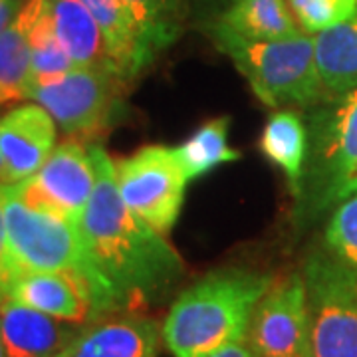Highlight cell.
<instances>
[{
  "label": "cell",
  "mask_w": 357,
  "mask_h": 357,
  "mask_svg": "<svg viewBox=\"0 0 357 357\" xmlns=\"http://www.w3.org/2000/svg\"><path fill=\"white\" fill-rule=\"evenodd\" d=\"M96 187L79 218L89 280L103 316L163 300L183 278L185 264L165 234L129 211L115 178V163L100 145H89Z\"/></svg>",
  "instance_id": "obj_1"
},
{
  "label": "cell",
  "mask_w": 357,
  "mask_h": 357,
  "mask_svg": "<svg viewBox=\"0 0 357 357\" xmlns=\"http://www.w3.org/2000/svg\"><path fill=\"white\" fill-rule=\"evenodd\" d=\"M274 278L238 268L203 276L177 296L161 326L173 357H203L246 340L255 310Z\"/></svg>",
  "instance_id": "obj_2"
},
{
  "label": "cell",
  "mask_w": 357,
  "mask_h": 357,
  "mask_svg": "<svg viewBox=\"0 0 357 357\" xmlns=\"http://www.w3.org/2000/svg\"><path fill=\"white\" fill-rule=\"evenodd\" d=\"M234 62L255 96L268 107L314 105L328 96L316 60V36L302 32L284 40H241L211 32Z\"/></svg>",
  "instance_id": "obj_3"
},
{
  "label": "cell",
  "mask_w": 357,
  "mask_h": 357,
  "mask_svg": "<svg viewBox=\"0 0 357 357\" xmlns=\"http://www.w3.org/2000/svg\"><path fill=\"white\" fill-rule=\"evenodd\" d=\"M314 357H357V270L332 250L304 264Z\"/></svg>",
  "instance_id": "obj_4"
},
{
  "label": "cell",
  "mask_w": 357,
  "mask_h": 357,
  "mask_svg": "<svg viewBox=\"0 0 357 357\" xmlns=\"http://www.w3.org/2000/svg\"><path fill=\"white\" fill-rule=\"evenodd\" d=\"M6 232L16 278L52 270H84L89 278L77 222L56 211L28 204L13 185H8Z\"/></svg>",
  "instance_id": "obj_5"
},
{
  "label": "cell",
  "mask_w": 357,
  "mask_h": 357,
  "mask_svg": "<svg viewBox=\"0 0 357 357\" xmlns=\"http://www.w3.org/2000/svg\"><path fill=\"white\" fill-rule=\"evenodd\" d=\"M126 84L109 68H76L54 82L30 86L28 100L46 107L66 135L89 139L114 126Z\"/></svg>",
  "instance_id": "obj_6"
},
{
  "label": "cell",
  "mask_w": 357,
  "mask_h": 357,
  "mask_svg": "<svg viewBox=\"0 0 357 357\" xmlns=\"http://www.w3.org/2000/svg\"><path fill=\"white\" fill-rule=\"evenodd\" d=\"M117 189L129 211L161 234L177 222L187 177L175 149L149 145L115 163Z\"/></svg>",
  "instance_id": "obj_7"
},
{
  "label": "cell",
  "mask_w": 357,
  "mask_h": 357,
  "mask_svg": "<svg viewBox=\"0 0 357 357\" xmlns=\"http://www.w3.org/2000/svg\"><path fill=\"white\" fill-rule=\"evenodd\" d=\"M310 199L314 208L357 192V88L340 96L332 112L314 128Z\"/></svg>",
  "instance_id": "obj_8"
},
{
  "label": "cell",
  "mask_w": 357,
  "mask_h": 357,
  "mask_svg": "<svg viewBox=\"0 0 357 357\" xmlns=\"http://www.w3.org/2000/svg\"><path fill=\"white\" fill-rule=\"evenodd\" d=\"M246 342L256 357H314L302 274L272 280L256 306Z\"/></svg>",
  "instance_id": "obj_9"
},
{
  "label": "cell",
  "mask_w": 357,
  "mask_h": 357,
  "mask_svg": "<svg viewBox=\"0 0 357 357\" xmlns=\"http://www.w3.org/2000/svg\"><path fill=\"white\" fill-rule=\"evenodd\" d=\"M13 187L28 204L56 211L79 225L96 187L91 151L82 139L70 137L56 145L34 177Z\"/></svg>",
  "instance_id": "obj_10"
},
{
  "label": "cell",
  "mask_w": 357,
  "mask_h": 357,
  "mask_svg": "<svg viewBox=\"0 0 357 357\" xmlns=\"http://www.w3.org/2000/svg\"><path fill=\"white\" fill-rule=\"evenodd\" d=\"M8 298L74 326L103 316L100 298L84 270L28 272L14 280Z\"/></svg>",
  "instance_id": "obj_11"
},
{
  "label": "cell",
  "mask_w": 357,
  "mask_h": 357,
  "mask_svg": "<svg viewBox=\"0 0 357 357\" xmlns=\"http://www.w3.org/2000/svg\"><path fill=\"white\" fill-rule=\"evenodd\" d=\"M58 123L40 103H26L0 117V183L18 185L38 173L56 149Z\"/></svg>",
  "instance_id": "obj_12"
},
{
  "label": "cell",
  "mask_w": 357,
  "mask_h": 357,
  "mask_svg": "<svg viewBox=\"0 0 357 357\" xmlns=\"http://www.w3.org/2000/svg\"><path fill=\"white\" fill-rule=\"evenodd\" d=\"M161 340L163 332L155 319L131 310L114 312L77 335L72 357H157Z\"/></svg>",
  "instance_id": "obj_13"
},
{
  "label": "cell",
  "mask_w": 357,
  "mask_h": 357,
  "mask_svg": "<svg viewBox=\"0 0 357 357\" xmlns=\"http://www.w3.org/2000/svg\"><path fill=\"white\" fill-rule=\"evenodd\" d=\"M72 326L10 298L0 302V337L6 357H56L82 333Z\"/></svg>",
  "instance_id": "obj_14"
},
{
  "label": "cell",
  "mask_w": 357,
  "mask_h": 357,
  "mask_svg": "<svg viewBox=\"0 0 357 357\" xmlns=\"http://www.w3.org/2000/svg\"><path fill=\"white\" fill-rule=\"evenodd\" d=\"M100 26L107 64L117 76L131 82L153 62V52L121 0H82Z\"/></svg>",
  "instance_id": "obj_15"
},
{
  "label": "cell",
  "mask_w": 357,
  "mask_h": 357,
  "mask_svg": "<svg viewBox=\"0 0 357 357\" xmlns=\"http://www.w3.org/2000/svg\"><path fill=\"white\" fill-rule=\"evenodd\" d=\"M211 32L256 42L294 38L304 30L286 0H232Z\"/></svg>",
  "instance_id": "obj_16"
},
{
  "label": "cell",
  "mask_w": 357,
  "mask_h": 357,
  "mask_svg": "<svg viewBox=\"0 0 357 357\" xmlns=\"http://www.w3.org/2000/svg\"><path fill=\"white\" fill-rule=\"evenodd\" d=\"M46 0H26L13 22L0 32V105L28 100L30 28Z\"/></svg>",
  "instance_id": "obj_17"
},
{
  "label": "cell",
  "mask_w": 357,
  "mask_h": 357,
  "mask_svg": "<svg viewBox=\"0 0 357 357\" xmlns=\"http://www.w3.org/2000/svg\"><path fill=\"white\" fill-rule=\"evenodd\" d=\"M48 6L54 32L74 66L109 68L102 30L88 6L82 0H48Z\"/></svg>",
  "instance_id": "obj_18"
},
{
  "label": "cell",
  "mask_w": 357,
  "mask_h": 357,
  "mask_svg": "<svg viewBox=\"0 0 357 357\" xmlns=\"http://www.w3.org/2000/svg\"><path fill=\"white\" fill-rule=\"evenodd\" d=\"M314 36L319 76L328 96L340 98L357 88V10Z\"/></svg>",
  "instance_id": "obj_19"
},
{
  "label": "cell",
  "mask_w": 357,
  "mask_h": 357,
  "mask_svg": "<svg viewBox=\"0 0 357 357\" xmlns=\"http://www.w3.org/2000/svg\"><path fill=\"white\" fill-rule=\"evenodd\" d=\"M260 149L270 163L280 167L292 192L300 197L307 157V129L302 117L294 109L270 115L260 135Z\"/></svg>",
  "instance_id": "obj_20"
},
{
  "label": "cell",
  "mask_w": 357,
  "mask_h": 357,
  "mask_svg": "<svg viewBox=\"0 0 357 357\" xmlns=\"http://www.w3.org/2000/svg\"><path fill=\"white\" fill-rule=\"evenodd\" d=\"M229 117H217L197 129L189 139L175 147L183 173L191 183L218 165L241 159V151L229 145Z\"/></svg>",
  "instance_id": "obj_21"
},
{
  "label": "cell",
  "mask_w": 357,
  "mask_h": 357,
  "mask_svg": "<svg viewBox=\"0 0 357 357\" xmlns=\"http://www.w3.org/2000/svg\"><path fill=\"white\" fill-rule=\"evenodd\" d=\"M139 26L149 50L157 56L183 32L189 0H121Z\"/></svg>",
  "instance_id": "obj_22"
},
{
  "label": "cell",
  "mask_w": 357,
  "mask_h": 357,
  "mask_svg": "<svg viewBox=\"0 0 357 357\" xmlns=\"http://www.w3.org/2000/svg\"><path fill=\"white\" fill-rule=\"evenodd\" d=\"M72 70H76V66L54 32L46 0V6L30 28V86L54 82Z\"/></svg>",
  "instance_id": "obj_23"
},
{
  "label": "cell",
  "mask_w": 357,
  "mask_h": 357,
  "mask_svg": "<svg viewBox=\"0 0 357 357\" xmlns=\"http://www.w3.org/2000/svg\"><path fill=\"white\" fill-rule=\"evenodd\" d=\"M294 16L307 34H318L347 20L357 10V0H288Z\"/></svg>",
  "instance_id": "obj_24"
},
{
  "label": "cell",
  "mask_w": 357,
  "mask_h": 357,
  "mask_svg": "<svg viewBox=\"0 0 357 357\" xmlns=\"http://www.w3.org/2000/svg\"><path fill=\"white\" fill-rule=\"evenodd\" d=\"M328 250L357 270V192L333 213L326 230Z\"/></svg>",
  "instance_id": "obj_25"
},
{
  "label": "cell",
  "mask_w": 357,
  "mask_h": 357,
  "mask_svg": "<svg viewBox=\"0 0 357 357\" xmlns=\"http://www.w3.org/2000/svg\"><path fill=\"white\" fill-rule=\"evenodd\" d=\"M6 201H8V185L0 183V302L8 298L10 286L16 280V272L8 250V232H6Z\"/></svg>",
  "instance_id": "obj_26"
},
{
  "label": "cell",
  "mask_w": 357,
  "mask_h": 357,
  "mask_svg": "<svg viewBox=\"0 0 357 357\" xmlns=\"http://www.w3.org/2000/svg\"><path fill=\"white\" fill-rule=\"evenodd\" d=\"M203 357H256L255 351L250 349V345L246 340H241V342H232V344L222 345L215 351L206 354Z\"/></svg>",
  "instance_id": "obj_27"
},
{
  "label": "cell",
  "mask_w": 357,
  "mask_h": 357,
  "mask_svg": "<svg viewBox=\"0 0 357 357\" xmlns=\"http://www.w3.org/2000/svg\"><path fill=\"white\" fill-rule=\"evenodd\" d=\"M18 8V0H0V32L13 22Z\"/></svg>",
  "instance_id": "obj_28"
},
{
  "label": "cell",
  "mask_w": 357,
  "mask_h": 357,
  "mask_svg": "<svg viewBox=\"0 0 357 357\" xmlns=\"http://www.w3.org/2000/svg\"><path fill=\"white\" fill-rule=\"evenodd\" d=\"M72 349H74V344L70 345V347H66L64 351H60L56 357H72Z\"/></svg>",
  "instance_id": "obj_29"
},
{
  "label": "cell",
  "mask_w": 357,
  "mask_h": 357,
  "mask_svg": "<svg viewBox=\"0 0 357 357\" xmlns=\"http://www.w3.org/2000/svg\"><path fill=\"white\" fill-rule=\"evenodd\" d=\"M0 357H6V354H4V345H2V337H0Z\"/></svg>",
  "instance_id": "obj_30"
}]
</instances>
